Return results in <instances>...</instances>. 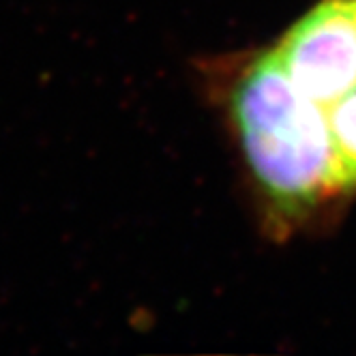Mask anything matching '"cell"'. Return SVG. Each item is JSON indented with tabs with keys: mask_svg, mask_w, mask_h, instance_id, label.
I'll return each mask as SVG.
<instances>
[{
	"mask_svg": "<svg viewBox=\"0 0 356 356\" xmlns=\"http://www.w3.org/2000/svg\"><path fill=\"white\" fill-rule=\"evenodd\" d=\"M290 80L328 108L356 88V0H322L275 45Z\"/></svg>",
	"mask_w": 356,
	"mask_h": 356,
	"instance_id": "7a4b0ae2",
	"label": "cell"
},
{
	"mask_svg": "<svg viewBox=\"0 0 356 356\" xmlns=\"http://www.w3.org/2000/svg\"><path fill=\"white\" fill-rule=\"evenodd\" d=\"M341 183L356 187V88L326 108Z\"/></svg>",
	"mask_w": 356,
	"mask_h": 356,
	"instance_id": "3957f363",
	"label": "cell"
},
{
	"mask_svg": "<svg viewBox=\"0 0 356 356\" xmlns=\"http://www.w3.org/2000/svg\"><path fill=\"white\" fill-rule=\"evenodd\" d=\"M273 225L290 227L343 189L326 108L286 73L275 47L200 65Z\"/></svg>",
	"mask_w": 356,
	"mask_h": 356,
	"instance_id": "6da1fadb",
	"label": "cell"
}]
</instances>
